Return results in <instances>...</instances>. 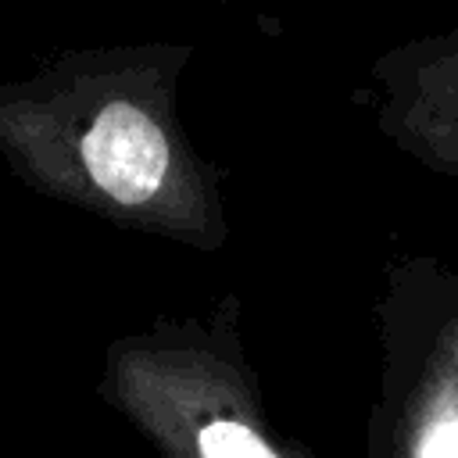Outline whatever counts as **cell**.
I'll return each mask as SVG.
<instances>
[{"instance_id":"cell-3","label":"cell","mask_w":458,"mask_h":458,"mask_svg":"<svg viewBox=\"0 0 458 458\" xmlns=\"http://www.w3.org/2000/svg\"><path fill=\"white\" fill-rule=\"evenodd\" d=\"M200 458H276V451L240 422L215 419L197 437Z\"/></svg>"},{"instance_id":"cell-1","label":"cell","mask_w":458,"mask_h":458,"mask_svg":"<svg viewBox=\"0 0 458 458\" xmlns=\"http://www.w3.org/2000/svg\"><path fill=\"white\" fill-rule=\"evenodd\" d=\"M458 268L422 258L401 283L386 458H458Z\"/></svg>"},{"instance_id":"cell-2","label":"cell","mask_w":458,"mask_h":458,"mask_svg":"<svg viewBox=\"0 0 458 458\" xmlns=\"http://www.w3.org/2000/svg\"><path fill=\"white\" fill-rule=\"evenodd\" d=\"M383 129L458 182V25L415 36L372 64Z\"/></svg>"},{"instance_id":"cell-4","label":"cell","mask_w":458,"mask_h":458,"mask_svg":"<svg viewBox=\"0 0 458 458\" xmlns=\"http://www.w3.org/2000/svg\"><path fill=\"white\" fill-rule=\"evenodd\" d=\"M454 351H458V326H454Z\"/></svg>"}]
</instances>
